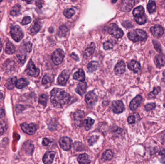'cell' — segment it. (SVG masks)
<instances>
[{"mask_svg": "<svg viewBox=\"0 0 165 164\" xmlns=\"http://www.w3.org/2000/svg\"><path fill=\"white\" fill-rule=\"evenodd\" d=\"M70 75V72L68 70H65L63 71L58 78V83L60 84V85L64 86L66 85L69 79Z\"/></svg>", "mask_w": 165, "mask_h": 164, "instance_id": "8fae6325", "label": "cell"}, {"mask_svg": "<svg viewBox=\"0 0 165 164\" xmlns=\"http://www.w3.org/2000/svg\"><path fill=\"white\" fill-rule=\"evenodd\" d=\"M64 57V52L60 49L55 50L52 54V60L53 63L56 65H60L63 60Z\"/></svg>", "mask_w": 165, "mask_h": 164, "instance_id": "5b68a950", "label": "cell"}, {"mask_svg": "<svg viewBox=\"0 0 165 164\" xmlns=\"http://www.w3.org/2000/svg\"><path fill=\"white\" fill-rule=\"evenodd\" d=\"M25 48L26 51L28 52H30L32 50V44L30 42H28L26 43L25 45Z\"/></svg>", "mask_w": 165, "mask_h": 164, "instance_id": "f907efd6", "label": "cell"}, {"mask_svg": "<svg viewBox=\"0 0 165 164\" xmlns=\"http://www.w3.org/2000/svg\"><path fill=\"white\" fill-rule=\"evenodd\" d=\"M71 57L75 60L78 61V57H77V55L75 53H72V54H71Z\"/></svg>", "mask_w": 165, "mask_h": 164, "instance_id": "f5cc1de1", "label": "cell"}, {"mask_svg": "<svg viewBox=\"0 0 165 164\" xmlns=\"http://www.w3.org/2000/svg\"><path fill=\"white\" fill-rule=\"evenodd\" d=\"M94 120L90 117H87L84 121L83 124L86 131H89L94 123Z\"/></svg>", "mask_w": 165, "mask_h": 164, "instance_id": "4316f807", "label": "cell"}, {"mask_svg": "<svg viewBox=\"0 0 165 164\" xmlns=\"http://www.w3.org/2000/svg\"><path fill=\"white\" fill-rule=\"evenodd\" d=\"M29 82L26 79L21 78L16 81V86L18 89H22L28 85Z\"/></svg>", "mask_w": 165, "mask_h": 164, "instance_id": "f1b7e54d", "label": "cell"}, {"mask_svg": "<svg viewBox=\"0 0 165 164\" xmlns=\"http://www.w3.org/2000/svg\"><path fill=\"white\" fill-rule=\"evenodd\" d=\"M150 31L153 36L157 38L161 37L164 33L163 28L158 25H156L155 26L151 27Z\"/></svg>", "mask_w": 165, "mask_h": 164, "instance_id": "4fadbf2b", "label": "cell"}, {"mask_svg": "<svg viewBox=\"0 0 165 164\" xmlns=\"http://www.w3.org/2000/svg\"><path fill=\"white\" fill-rule=\"evenodd\" d=\"M21 128L23 131L28 135L34 134L37 130L36 127L33 123H24L21 125Z\"/></svg>", "mask_w": 165, "mask_h": 164, "instance_id": "52a82bcc", "label": "cell"}, {"mask_svg": "<svg viewBox=\"0 0 165 164\" xmlns=\"http://www.w3.org/2000/svg\"><path fill=\"white\" fill-rule=\"evenodd\" d=\"M97 96L93 92H89L85 96V102L89 106H93L97 101Z\"/></svg>", "mask_w": 165, "mask_h": 164, "instance_id": "7c38bea8", "label": "cell"}, {"mask_svg": "<svg viewBox=\"0 0 165 164\" xmlns=\"http://www.w3.org/2000/svg\"><path fill=\"white\" fill-rule=\"evenodd\" d=\"M160 91H161V88L159 87L154 88L153 91L149 93L148 95V96L149 98H154Z\"/></svg>", "mask_w": 165, "mask_h": 164, "instance_id": "e575fe53", "label": "cell"}, {"mask_svg": "<svg viewBox=\"0 0 165 164\" xmlns=\"http://www.w3.org/2000/svg\"><path fill=\"white\" fill-rule=\"evenodd\" d=\"M4 109L0 108V118H2V117H4Z\"/></svg>", "mask_w": 165, "mask_h": 164, "instance_id": "db71d44e", "label": "cell"}, {"mask_svg": "<svg viewBox=\"0 0 165 164\" xmlns=\"http://www.w3.org/2000/svg\"><path fill=\"white\" fill-rule=\"evenodd\" d=\"M127 37L131 41L136 42L146 40L147 35L144 30L139 29L134 30L127 34Z\"/></svg>", "mask_w": 165, "mask_h": 164, "instance_id": "7a4b0ae2", "label": "cell"}, {"mask_svg": "<svg viewBox=\"0 0 165 164\" xmlns=\"http://www.w3.org/2000/svg\"><path fill=\"white\" fill-rule=\"evenodd\" d=\"M2 1H0V3H1Z\"/></svg>", "mask_w": 165, "mask_h": 164, "instance_id": "680465c9", "label": "cell"}, {"mask_svg": "<svg viewBox=\"0 0 165 164\" xmlns=\"http://www.w3.org/2000/svg\"><path fill=\"white\" fill-rule=\"evenodd\" d=\"M2 47H3V45H2L1 41L0 40V52H1V49H2Z\"/></svg>", "mask_w": 165, "mask_h": 164, "instance_id": "11a10c76", "label": "cell"}, {"mask_svg": "<svg viewBox=\"0 0 165 164\" xmlns=\"http://www.w3.org/2000/svg\"><path fill=\"white\" fill-rule=\"evenodd\" d=\"M15 52V48L14 45L8 42L6 43V53L9 54H12Z\"/></svg>", "mask_w": 165, "mask_h": 164, "instance_id": "4dcf8cb0", "label": "cell"}, {"mask_svg": "<svg viewBox=\"0 0 165 164\" xmlns=\"http://www.w3.org/2000/svg\"><path fill=\"white\" fill-rule=\"evenodd\" d=\"M148 11L150 13H153L156 10V2L154 1H150L147 4Z\"/></svg>", "mask_w": 165, "mask_h": 164, "instance_id": "1f68e13d", "label": "cell"}, {"mask_svg": "<svg viewBox=\"0 0 165 164\" xmlns=\"http://www.w3.org/2000/svg\"><path fill=\"white\" fill-rule=\"evenodd\" d=\"M41 28V26L38 23H36L34 24L31 29V33L33 35H35L39 31Z\"/></svg>", "mask_w": 165, "mask_h": 164, "instance_id": "74e56055", "label": "cell"}, {"mask_svg": "<svg viewBox=\"0 0 165 164\" xmlns=\"http://www.w3.org/2000/svg\"><path fill=\"white\" fill-rule=\"evenodd\" d=\"M0 81H1V77H0Z\"/></svg>", "mask_w": 165, "mask_h": 164, "instance_id": "91938a15", "label": "cell"}, {"mask_svg": "<svg viewBox=\"0 0 165 164\" xmlns=\"http://www.w3.org/2000/svg\"><path fill=\"white\" fill-rule=\"evenodd\" d=\"M7 126L6 123L4 121L0 122V136L3 135L4 132L6 131Z\"/></svg>", "mask_w": 165, "mask_h": 164, "instance_id": "f35d334b", "label": "cell"}, {"mask_svg": "<svg viewBox=\"0 0 165 164\" xmlns=\"http://www.w3.org/2000/svg\"><path fill=\"white\" fill-rule=\"evenodd\" d=\"M112 111L115 114H120L123 112L124 110V105L121 101H114L112 105Z\"/></svg>", "mask_w": 165, "mask_h": 164, "instance_id": "30bf717a", "label": "cell"}, {"mask_svg": "<svg viewBox=\"0 0 165 164\" xmlns=\"http://www.w3.org/2000/svg\"><path fill=\"white\" fill-rule=\"evenodd\" d=\"M21 6L19 4H16L13 7L12 9L10 12V15L12 16H15L18 15L21 11Z\"/></svg>", "mask_w": 165, "mask_h": 164, "instance_id": "d590c367", "label": "cell"}, {"mask_svg": "<svg viewBox=\"0 0 165 164\" xmlns=\"http://www.w3.org/2000/svg\"><path fill=\"white\" fill-rule=\"evenodd\" d=\"M16 81H17V79L16 77H14L12 78L8 79L6 84V87L9 90H12L15 87Z\"/></svg>", "mask_w": 165, "mask_h": 164, "instance_id": "484cf974", "label": "cell"}, {"mask_svg": "<svg viewBox=\"0 0 165 164\" xmlns=\"http://www.w3.org/2000/svg\"><path fill=\"white\" fill-rule=\"evenodd\" d=\"M134 19L138 24L139 25L144 24L146 23V21H147L145 15L142 17H140V18H134Z\"/></svg>", "mask_w": 165, "mask_h": 164, "instance_id": "60d3db41", "label": "cell"}, {"mask_svg": "<svg viewBox=\"0 0 165 164\" xmlns=\"http://www.w3.org/2000/svg\"><path fill=\"white\" fill-rule=\"evenodd\" d=\"M153 45H154V48L159 53H161L162 49H161V45L159 42L156 40H153Z\"/></svg>", "mask_w": 165, "mask_h": 164, "instance_id": "f6af8a7d", "label": "cell"}, {"mask_svg": "<svg viewBox=\"0 0 165 164\" xmlns=\"http://www.w3.org/2000/svg\"><path fill=\"white\" fill-rule=\"evenodd\" d=\"M126 71V65L123 61H121L115 67V72L117 75H121Z\"/></svg>", "mask_w": 165, "mask_h": 164, "instance_id": "e0dca14e", "label": "cell"}, {"mask_svg": "<svg viewBox=\"0 0 165 164\" xmlns=\"http://www.w3.org/2000/svg\"><path fill=\"white\" fill-rule=\"evenodd\" d=\"M69 30L65 25H62L59 28L58 31V36L60 38L65 37L69 33Z\"/></svg>", "mask_w": 165, "mask_h": 164, "instance_id": "83f0119b", "label": "cell"}, {"mask_svg": "<svg viewBox=\"0 0 165 164\" xmlns=\"http://www.w3.org/2000/svg\"><path fill=\"white\" fill-rule=\"evenodd\" d=\"M156 104L154 103H151V104H148L145 105V109L147 111L151 110L153 109H154L156 107Z\"/></svg>", "mask_w": 165, "mask_h": 164, "instance_id": "c3c4849f", "label": "cell"}, {"mask_svg": "<svg viewBox=\"0 0 165 164\" xmlns=\"http://www.w3.org/2000/svg\"><path fill=\"white\" fill-rule=\"evenodd\" d=\"M52 81H53V78H52L51 76L48 75H46L42 79V83L43 84H46L49 82H51Z\"/></svg>", "mask_w": 165, "mask_h": 164, "instance_id": "7bdbcfd3", "label": "cell"}, {"mask_svg": "<svg viewBox=\"0 0 165 164\" xmlns=\"http://www.w3.org/2000/svg\"><path fill=\"white\" fill-rule=\"evenodd\" d=\"M51 143V141L50 140H49L48 138H44L43 140L42 144L44 146H48Z\"/></svg>", "mask_w": 165, "mask_h": 164, "instance_id": "816d5d0a", "label": "cell"}, {"mask_svg": "<svg viewBox=\"0 0 165 164\" xmlns=\"http://www.w3.org/2000/svg\"><path fill=\"white\" fill-rule=\"evenodd\" d=\"M154 63L158 68L164 66L165 65V61L162 57L160 55H156L154 58Z\"/></svg>", "mask_w": 165, "mask_h": 164, "instance_id": "d4e9b609", "label": "cell"}, {"mask_svg": "<svg viewBox=\"0 0 165 164\" xmlns=\"http://www.w3.org/2000/svg\"><path fill=\"white\" fill-rule=\"evenodd\" d=\"M17 57H18V59L19 60L20 62L21 63V64H23L24 63L26 59V56L25 54H18Z\"/></svg>", "mask_w": 165, "mask_h": 164, "instance_id": "bcb514c9", "label": "cell"}, {"mask_svg": "<svg viewBox=\"0 0 165 164\" xmlns=\"http://www.w3.org/2000/svg\"><path fill=\"white\" fill-rule=\"evenodd\" d=\"M26 72L30 76L36 77L39 74L40 70L39 69L35 67L33 62L31 60H30L28 62L27 67L26 69Z\"/></svg>", "mask_w": 165, "mask_h": 164, "instance_id": "8992f818", "label": "cell"}, {"mask_svg": "<svg viewBox=\"0 0 165 164\" xmlns=\"http://www.w3.org/2000/svg\"><path fill=\"white\" fill-rule=\"evenodd\" d=\"M134 18H140L145 16L144 9L142 6H139L134 9L133 11Z\"/></svg>", "mask_w": 165, "mask_h": 164, "instance_id": "7402d4cb", "label": "cell"}, {"mask_svg": "<svg viewBox=\"0 0 165 164\" xmlns=\"http://www.w3.org/2000/svg\"><path fill=\"white\" fill-rule=\"evenodd\" d=\"M108 31L110 34L114 36L117 39L122 38V37L123 36V31L115 23H112L110 25L108 28Z\"/></svg>", "mask_w": 165, "mask_h": 164, "instance_id": "3957f363", "label": "cell"}, {"mask_svg": "<svg viewBox=\"0 0 165 164\" xmlns=\"http://www.w3.org/2000/svg\"><path fill=\"white\" fill-rule=\"evenodd\" d=\"M10 33L12 38L16 42H20L24 36L21 28L18 26H14L12 28Z\"/></svg>", "mask_w": 165, "mask_h": 164, "instance_id": "277c9868", "label": "cell"}, {"mask_svg": "<svg viewBox=\"0 0 165 164\" xmlns=\"http://www.w3.org/2000/svg\"><path fill=\"white\" fill-rule=\"evenodd\" d=\"M113 157V153L110 150H107L102 155V159L104 160H111Z\"/></svg>", "mask_w": 165, "mask_h": 164, "instance_id": "d6a6232c", "label": "cell"}, {"mask_svg": "<svg viewBox=\"0 0 165 164\" xmlns=\"http://www.w3.org/2000/svg\"><path fill=\"white\" fill-rule=\"evenodd\" d=\"M85 117V113L81 110H78L76 112L74 115L75 123L76 126L81 127L83 124V119Z\"/></svg>", "mask_w": 165, "mask_h": 164, "instance_id": "5bb4252c", "label": "cell"}, {"mask_svg": "<svg viewBox=\"0 0 165 164\" xmlns=\"http://www.w3.org/2000/svg\"><path fill=\"white\" fill-rule=\"evenodd\" d=\"M136 115V114L133 115H131V116H129V117L127 118V121H128V123H129V124H133V123L135 122Z\"/></svg>", "mask_w": 165, "mask_h": 164, "instance_id": "681fc988", "label": "cell"}, {"mask_svg": "<svg viewBox=\"0 0 165 164\" xmlns=\"http://www.w3.org/2000/svg\"><path fill=\"white\" fill-rule=\"evenodd\" d=\"M115 2H117V1H112V3H115Z\"/></svg>", "mask_w": 165, "mask_h": 164, "instance_id": "6f0895ef", "label": "cell"}, {"mask_svg": "<svg viewBox=\"0 0 165 164\" xmlns=\"http://www.w3.org/2000/svg\"><path fill=\"white\" fill-rule=\"evenodd\" d=\"M95 45L93 42L91 43L90 46H88L85 51L84 52V58L87 59L90 57L93 54L95 50Z\"/></svg>", "mask_w": 165, "mask_h": 164, "instance_id": "d6986e66", "label": "cell"}, {"mask_svg": "<svg viewBox=\"0 0 165 164\" xmlns=\"http://www.w3.org/2000/svg\"><path fill=\"white\" fill-rule=\"evenodd\" d=\"M73 78L76 81H80L81 82L84 81L85 79V74L84 70L82 69H79L73 74Z\"/></svg>", "mask_w": 165, "mask_h": 164, "instance_id": "603a6c76", "label": "cell"}, {"mask_svg": "<svg viewBox=\"0 0 165 164\" xmlns=\"http://www.w3.org/2000/svg\"><path fill=\"white\" fill-rule=\"evenodd\" d=\"M59 144L62 149L65 151H68L71 148L72 141L70 138L62 137L60 139Z\"/></svg>", "mask_w": 165, "mask_h": 164, "instance_id": "ba28073f", "label": "cell"}, {"mask_svg": "<svg viewBox=\"0 0 165 164\" xmlns=\"http://www.w3.org/2000/svg\"><path fill=\"white\" fill-rule=\"evenodd\" d=\"M22 148L28 155H31L33 151L34 146L30 141H27L24 144Z\"/></svg>", "mask_w": 165, "mask_h": 164, "instance_id": "cb8c5ba5", "label": "cell"}, {"mask_svg": "<svg viewBox=\"0 0 165 164\" xmlns=\"http://www.w3.org/2000/svg\"><path fill=\"white\" fill-rule=\"evenodd\" d=\"M135 4V1H123L121 3L120 9L123 12H129L134 6Z\"/></svg>", "mask_w": 165, "mask_h": 164, "instance_id": "9c48e42d", "label": "cell"}, {"mask_svg": "<svg viewBox=\"0 0 165 164\" xmlns=\"http://www.w3.org/2000/svg\"><path fill=\"white\" fill-rule=\"evenodd\" d=\"M3 97H4V95H3V93L0 92V100L2 99L3 98Z\"/></svg>", "mask_w": 165, "mask_h": 164, "instance_id": "9f6ffc18", "label": "cell"}, {"mask_svg": "<svg viewBox=\"0 0 165 164\" xmlns=\"http://www.w3.org/2000/svg\"><path fill=\"white\" fill-rule=\"evenodd\" d=\"M127 66L130 70H132L135 73L139 72L141 69V65L139 62L135 60L130 61L129 63L127 64Z\"/></svg>", "mask_w": 165, "mask_h": 164, "instance_id": "ac0fdd59", "label": "cell"}, {"mask_svg": "<svg viewBox=\"0 0 165 164\" xmlns=\"http://www.w3.org/2000/svg\"><path fill=\"white\" fill-rule=\"evenodd\" d=\"M87 85L86 82L82 81L78 84L76 88L75 91L78 94L80 95H82L87 90Z\"/></svg>", "mask_w": 165, "mask_h": 164, "instance_id": "ffe728a7", "label": "cell"}, {"mask_svg": "<svg viewBox=\"0 0 165 164\" xmlns=\"http://www.w3.org/2000/svg\"><path fill=\"white\" fill-rule=\"evenodd\" d=\"M70 99V94L62 89L54 88L51 92V100L55 107H63L69 103Z\"/></svg>", "mask_w": 165, "mask_h": 164, "instance_id": "6da1fadb", "label": "cell"}, {"mask_svg": "<svg viewBox=\"0 0 165 164\" xmlns=\"http://www.w3.org/2000/svg\"><path fill=\"white\" fill-rule=\"evenodd\" d=\"M160 156V161L163 164H165V150L164 149L161 150L159 152Z\"/></svg>", "mask_w": 165, "mask_h": 164, "instance_id": "b9f144b4", "label": "cell"}, {"mask_svg": "<svg viewBox=\"0 0 165 164\" xmlns=\"http://www.w3.org/2000/svg\"><path fill=\"white\" fill-rule=\"evenodd\" d=\"M48 96L46 94H42L39 99V103L43 106H46L48 102Z\"/></svg>", "mask_w": 165, "mask_h": 164, "instance_id": "8d00e7d4", "label": "cell"}, {"mask_svg": "<svg viewBox=\"0 0 165 164\" xmlns=\"http://www.w3.org/2000/svg\"><path fill=\"white\" fill-rule=\"evenodd\" d=\"M77 161L79 164H90L91 163L89 156L86 153L79 155L77 158Z\"/></svg>", "mask_w": 165, "mask_h": 164, "instance_id": "44dd1931", "label": "cell"}, {"mask_svg": "<svg viewBox=\"0 0 165 164\" xmlns=\"http://www.w3.org/2000/svg\"><path fill=\"white\" fill-rule=\"evenodd\" d=\"M142 98L141 95H138L131 101L129 107L131 110L135 111L139 107L142 102Z\"/></svg>", "mask_w": 165, "mask_h": 164, "instance_id": "9a60e30c", "label": "cell"}, {"mask_svg": "<svg viewBox=\"0 0 165 164\" xmlns=\"http://www.w3.org/2000/svg\"><path fill=\"white\" fill-rule=\"evenodd\" d=\"M99 67V63L96 61H91L88 63L87 66V69L90 72H93L97 69Z\"/></svg>", "mask_w": 165, "mask_h": 164, "instance_id": "f546056e", "label": "cell"}, {"mask_svg": "<svg viewBox=\"0 0 165 164\" xmlns=\"http://www.w3.org/2000/svg\"><path fill=\"white\" fill-rule=\"evenodd\" d=\"M75 10L72 9V8H68L64 11L63 15L65 16V17L68 18H70L72 16H73V15L75 14Z\"/></svg>", "mask_w": 165, "mask_h": 164, "instance_id": "836d02e7", "label": "cell"}, {"mask_svg": "<svg viewBox=\"0 0 165 164\" xmlns=\"http://www.w3.org/2000/svg\"><path fill=\"white\" fill-rule=\"evenodd\" d=\"M55 155V153L54 151L46 152L43 158V163L45 164H51L54 161Z\"/></svg>", "mask_w": 165, "mask_h": 164, "instance_id": "2e32d148", "label": "cell"}, {"mask_svg": "<svg viewBox=\"0 0 165 164\" xmlns=\"http://www.w3.org/2000/svg\"><path fill=\"white\" fill-rule=\"evenodd\" d=\"M31 21V18L30 16H25L24 18L21 22V24L22 25H26L30 24Z\"/></svg>", "mask_w": 165, "mask_h": 164, "instance_id": "7dc6e473", "label": "cell"}, {"mask_svg": "<svg viewBox=\"0 0 165 164\" xmlns=\"http://www.w3.org/2000/svg\"><path fill=\"white\" fill-rule=\"evenodd\" d=\"M99 139V136H92L90 137L88 141V144L90 146L93 145L95 143H96L97 140Z\"/></svg>", "mask_w": 165, "mask_h": 164, "instance_id": "ee69618b", "label": "cell"}, {"mask_svg": "<svg viewBox=\"0 0 165 164\" xmlns=\"http://www.w3.org/2000/svg\"><path fill=\"white\" fill-rule=\"evenodd\" d=\"M113 47H114V43L113 42H111V40H108L103 43V48L105 50L111 49L113 48Z\"/></svg>", "mask_w": 165, "mask_h": 164, "instance_id": "ab89813d", "label": "cell"}]
</instances>
